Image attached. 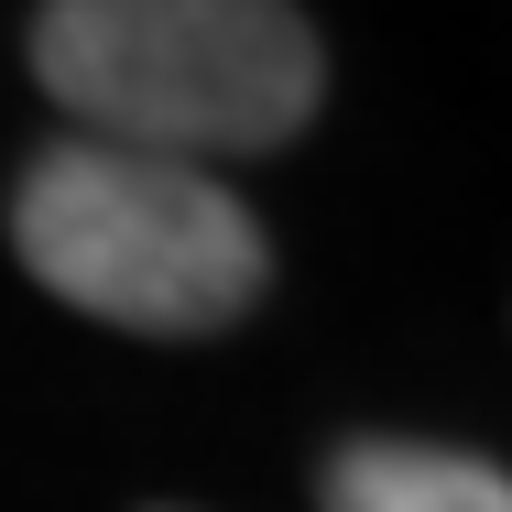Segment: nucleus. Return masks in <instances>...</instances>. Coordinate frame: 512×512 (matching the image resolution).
Returning a JSON list of instances; mask_svg holds the SVG:
<instances>
[{"label": "nucleus", "mask_w": 512, "mask_h": 512, "mask_svg": "<svg viewBox=\"0 0 512 512\" xmlns=\"http://www.w3.org/2000/svg\"><path fill=\"white\" fill-rule=\"evenodd\" d=\"M316 512H512V469L469 447H414V436H349L316 469Z\"/></svg>", "instance_id": "obj_3"}, {"label": "nucleus", "mask_w": 512, "mask_h": 512, "mask_svg": "<svg viewBox=\"0 0 512 512\" xmlns=\"http://www.w3.org/2000/svg\"><path fill=\"white\" fill-rule=\"evenodd\" d=\"M33 77L77 142L207 175L306 131L327 99V44L295 0H44Z\"/></svg>", "instance_id": "obj_1"}, {"label": "nucleus", "mask_w": 512, "mask_h": 512, "mask_svg": "<svg viewBox=\"0 0 512 512\" xmlns=\"http://www.w3.org/2000/svg\"><path fill=\"white\" fill-rule=\"evenodd\" d=\"M11 251L44 295L131 338H218L273 284L262 218L218 175L120 142H44L11 175Z\"/></svg>", "instance_id": "obj_2"}]
</instances>
